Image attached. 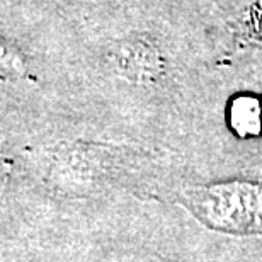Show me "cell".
I'll return each mask as SVG.
<instances>
[{
	"label": "cell",
	"instance_id": "7a4b0ae2",
	"mask_svg": "<svg viewBox=\"0 0 262 262\" xmlns=\"http://www.w3.org/2000/svg\"><path fill=\"white\" fill-rule=\"evenodd\" d=\"M113 61L123 77L133 82H151L162 72L159 50L143 39L124 41L114 50Z\"/></svg>",
	"mask_w": 262,
	"mask_h": 262
},
{
	"label": "cell",
	"instance_id": "277c9868",
	"mask_svg": "<svg viewBox=\"0 0 262 262\" xmlns=\"http://www.w3.org/2000/svg\"><path fill=\"white\" fill-rule=\"evenodd\" d=\"M80 2H101V0H80Z\"/></svg>",
	"mask_w": 262,
	"mask_h": 262
},
{
	"label": "cell",
	"instance_id": "6da1fadb",
	"mask_svg": "<svg viewBox=\"0 0 262 262\" xmlns=\"http://www.w3.org/2000/svg\"><path fill=\"white\" fill-rule=\"evenodd\" d=\"M198 213L223 230H262V187L225 184L209 187L198 198Z\"/></svg>",
	"mask_w": 262,
	"mask_h": 262
},
{
	"label": "cell",
	"instance_id": "3957f363",
	"mask_svg": "<svg viewBox=\"0 0 262 262\" xmlns=\"http://www.w3.org/2000/svg\"><path fill=\"white\" fill-rule=\"evenodd\" d=\"M232 123L233 128L240 135H255L259 133L262 124V111L254 99H238L232 107Z\"/></svg>",
	"mask_w": 262,
	"mask_h": 262
}]
</instances>
